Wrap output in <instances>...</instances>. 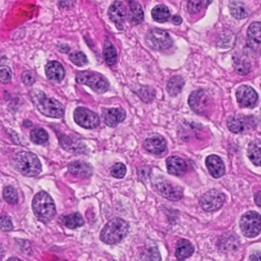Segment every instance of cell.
<instances>
[{
  "label": "cell",
  "mask_w": 261,
  "mask_h": 261,
  "mask_svg": "<svg viewBox=\"0 0 261 261\" xmlns=\"http://www.w3.org/2000/svg\"><path fill=\"white\" fill-rule=\"evenodd\" d=\"M111 175L117 178H122L126 173V167L123 163H117L111 169Z\"/></svg>",
  "instance_id": "cell-34"
},
{
  "label": "cell",
  "mask_w": 261,
  "mask_h": 261,
  "mask_svg": "<svg viewBox=\"0 0 261 261\" xmlns=\"http://www.w3.org/2000/svg\"><path fill=\"white\" fill-rule=\"evenodd\" d=\"M31 98L36 108L46 117L62 118L65 114V108L62 103L53 97H47L40 90H34L32 92Z\"/></svg>",
  "instance_id": "cell-1"
},
{
  "label": "cell",
  "mask_w": 261,
  "mask_h": 261,
  "mask_svg": "<svg viewBox=\"0 0 261 261\" xmlns=\"http://www.w3.org/2000/svg\"><path fill=\"white\" fill-rule=\"evenodd\" d=\"M212 0H189L188 10L191 14L198 13L201 9L207 7Z\"/></svg>",
  "instance_id": "cell-30"
},
{
  "label": "cell",
  "mask_w": 261,
  "mask_h": 261,
  "mask_svg": "<svg viewBox=\"0 0 261 261\" xmlns=\"http://www.w3.org/2000/svg\"><path fill=\"white\" fill-rule=\"evenodd\" d=\"M167 170L171 175L181 176L187 171V165L184 160L178 156H171L166 160Z\"/></svg>",
  "instance_id": "cell-19"
},
{
  "label": "cell",
  "mask_w": 261,
  "mask_h": 261,
  "mask_svg": "<svg viewBox=\"0 0 261 261\" xmlns=\"http://www.w3.org/2000/svg\"><path fill=\"white\" fill-rule=\"evenodd\" d=\"M185 82L182 77L180 76H174L169 79L167 84V91L169 95L175 97L178 95L184 86Z\"/></svg>",
  "instance_id": "cell-26"
},
{
  "label": "cell",
  "mask_w": 261,
  "mask_h": 261,
  "mask_svg": "<svg viewBox=\"0 0 261 261\" xmlns=\"http://www.w3.org/2000/svg\"><path fill=\"white\" fill-rule=\"evenodd\" d=\"M230 12L231 16L237 19H245L248 16V12L243 4L233 3L230 5Z\"/></svg>",
  "instance_id": "cell-29"
},
{
  "label": "cell",
  "mask_w": 261,
  "mask_h": 261,
  "mask_svg": "<svg viewBox=\"0 0 261 261\" xmlns=\"http://www.w3.org/2000/svg\"><path fill=\"white\" fill-rule=\"evenodd\" d=\"M143 146L148 152L159 155L166 150V142L163 137L156 134L148 137L145 140Z\"/></svg>",
  "instance_id": "cell-16"
},
{
  "label": "cell",
  "mask_w": 261,
  "mask_h": 261,
  "mask_svg": "<svg viewBox=\"0 0 261 261\" xmlns=\"http://www.w3.org/2000/svg\"><path fill=\"white\" fill-rule=\"evenodd\" d=\"M146 43L153 50H166L172 45V39L167 32L160 29H153L146 35Z\"/></svg>",
  "instance_id": "cell-7"
},
{
  "label": "cell",
  "mask_w": 261,
  "mask_h": 261,
  "mask_svg": "<svg viewBox=\"0 0 261 261\" xmlns=\"http://www.w3.org/2000/svg\"><path fill=\"white\" fill-rule=\"evenodd\" d=\"M16 169L22 175L27 177H35L42 172V164L36 154L28 151L18 152L13 160Z\"/></svg>",
  "instance_id": "cell-3"
},
{
  "label": "cell",
  "mask_w": 261,
  "mask_h": 261,
  "mask_svg": "<svg viewBox=\"0 0 261 261\" xmlns=\"http://www.w3.org/2000/svg\"><path fill=\"white\" fill-rule=\"evenodd\" d=\"M22 82L27 86L33 85L35 83V77L30 71H25L22 74Z\"/></svg>",
  "instance_id": "cell-38"
},
{
  "label": "cell",
  "mask_w": 261,
  "mask_h": 261,
  "mask_svg": "<svg viewBox=\"0 0 261 261\" xmlns=\"http://www.w3.org/2000/svg\"><path fill=\"white\" fill-rule=\"evenodd\" d=\"M76 82L80 85H86L97 94H105L109 89L108 79L100 73L92 71H83L76 75Z\"/></svg>",
  "instance_id": "cell-5"
},
{
  "label": "cell",
  "mask_w": 261,
  "mask_h": 261,
  "mask_svg": "<svg viewBox=\"0 0 261 261\" xmlns=\"http://www.w3.org/2000/svg\"><path fill=\"white\" fill-rule=\"evenodd\" d=\"M33 210L41 222L48 224L56 214V204L47 192L42 191L36 194L33 200Z\"/></svg>",
  "instance_id": "cell-2"
},
{
  "label": "cell",
  "mask_w": 261,
  "mask_h": 261,
  "mask_svg": "<svg viewBox=\"0 0 261 261\" xmlns=\"http://www.w3.org/2000/svg\"><path fill=\"white\" fill-rule=\"evenodd\" d=\"M30 139L33 143L38 145L44 144L48 140V133L42 128H36L30 134Z\"/></svg>",
  "instance_id": "cell-28"
},
{
  "label": "cell",
  "mask_w": 261,
  "mask_h": 261,
  "mask_svg": "<svg viewBox=\"0 0 261 261\" xmlns=\"http://www.w3.org/2000/svg\"><path fill=\"white\" fill-rule=\"evenodd\" d=\"M172 22L175 25H180V24L182 22V19L180 16H174L172 19Z\"/></svg>",
  "instance_id": "cell-42"
},
{
  "label": "cell",
  "mask_w": 261,
  "mask_h": 261,
  "mask_svg": "<svg viewBox=\"0 0 261 261\" xmlns=\"http://www.w3.org/2000/svg\"><path fill=\"white\" fill-rule=\"evenodd\" d=\"M149 169L147 167H142L139 169V178L140 180L146 179L149 178Z\"/></svg>",
  "instance_id": "cell-39"
},
{
  "label": "cell",
  "mask_w": 261,
  "mask_h": 261,
  "mask_svg": "<svg viewBox=\"0 0 261 261\" xmlns=\"http://www.w3.org/2000/svg\"><path fill=\"white\" fill-rule=\"evenodd\" d=\"M224 201L225 196L222 192L216 189H212L203 195L200 204L206 212H215L222 207Z\"/></svg>",
  "instance_id": "cell-10"
},
{
  "label": "cell",
  "mask_w": 261,
  "mask_h": 261,
  "mask_svg": "<svg viewBox=\"0 0 261 261\" xmlns=\"http://www.w3.org/2000/svg\"><path fill=\"white\" fill-rule=\"evenodd\" d=\"M62 222L70 229L77 228V227H82L85 224V221H84L82 215L77 212L64 217Z\"/></svg>",
  "instance_id": "cell-27"
},
{
  "label": "cell",
  "mask_w": 261,
  "mask_h": 261,
  "mask_svg": "<svg viewBox=\"0 0 261 261\" xmlns=\"http://www.w3.org/2000/svg\"><path fill=\"white\" fill-rule=\"evenodd\" d=\"M129 224L121 218L111 220L100 233V240L108 244L120 243L129 233Z\"/></svg>",
  "instance_id": "cell-4"
},
{
  "label": "cell",
  "mask_w": 261,
  "mask_h": 261,
  "mask_svg": "<svg viewBox=\"0 0 261 261\" xmlns=\"http://www.w3.org/2000/svg\"><path fill=\"white\" fill-rule=\"evenodd\" d=\"M194 247L192 243L186 239H181L178 241L175 250V256L177 259H183L190 257L194 253Z\"/></svg>",
  "instance_id": "cell-21"
},
{
  "label": "cell",
  "mask_w": 261,
  "mask_h": 261,
  "mask_svg": "<svg viewBox=\"0 0 261 261\" xmlns=\"http://www.w3.org/2000/svg\"><path fill=\"white\" fill-rule=\"evenodd\" d=\"M4 200L9 204H15L18 202V194L13 186H7L4 190Z\"/></svg>",
  "instance_id": "cell-32"
},
{
  "label": "cell",
  "mask_w": 261,
  "mask_h": 261,
  "mask_svg": "<svg viewBox=\"0 0 261 261\" xmlns=\"http://www.w3.org/2000/svg\"><path fill=\"white\" fill-rule=\"evenodd\" d=\"M250 260H261V251H256L250 256Z\"/></svg>",
  "instance_id": "cell-40"
},
{
  "label": "cell",
  "mask_w": 261,
  "mask_h": 261,
  "mask_svg": "<svg viewBox=\"0 0 261 261\" xmlns=\"http://www.w3.org/2000/svg\"><path fill=\"white\" fill-rule=\"evenodd\" d=\"M155 189L160 195L171 201H178L182 198V191L180 187H177L168 181H159L155 185Z\"/></svg>",
  "instance_id": "cell-13"
},
{
  "label": "cell",
  "mask_w": 261,
  "mask_h": 261,
  "mask_svg": "<svg viewBox=\"0 0 261 261\" xmlns=\"http://www.w3.org/2000/svg\"><path fill=\"white\" fill-rule=\"evenodd\" d=\"M247 44L250 49H261V23L253 22L247 30Z\"/></svg>",
  "instance_id": "cell-15"
},
{
  "label": "cell",
  "mask_w": 261,
  "mask_h": 261,
  "mask_svg": "<svg viewBox=\"0 0 261 261\" xmlns=\"http://www.w3.org/2000/svg\"><path fill=\"white\" fill-rule=\"evenodd\" d=\"M69 59L74 65L79 67L84 66V65H86L87 62H88L86 55L82 53V51H77V53H72V54L70 56Z\"/></svg>",
  "instance_id": "cell-33"
},
{
  "label": "cell",
  "mask_w": 261,
  "mask_h": 261,
  "mask_svg": "<svg viewBox=\"0 0 261 261\" xmlns=\"http://www.w3.org/2000/svg\"><path fill=\"white\" fill-rule=\"evenodd\" d=\"M255 203L257 204L258 206L261 207V191L260 192H256L254 195Z\"/></svg>",
  "instance_id": "cell-41"
},
{
  "label": "cell",
  "mask_w": 261,
  "mask_h": 261,
  "mask_svg": "<svg viewBox=\"0 0 261 261\" xmlns=\"http://www.w3.org/2000/svg\"><path fill=\"white\" fill-rule=\"evenodd\" d=\"M205 165L209 172L214 178H220L225 172L224 163L219 156L216 155H209L205 160Z\"/></svg>",
  "instance_id": "cell-17"
},
{
  "label": "cell",
  "mask_w": 261,
  "mask_h": 261,
  "mask_svg": "<svg viewBox=\"0 0 261 261\" xmlns=\"http://www.w3.org/2000/svg\"><path fill=\"white\" fill-rule=\"evenodd\" d=\"M1 82L4 84L8 83L12 79V71L9 67L3 65L1 67Z\"/></svg>",
  "instance_id": "cell-36"
},
{
  "label": "cell",
  "mask_w": 261,
  "mask_h": 261,
  "mask_svg": "<svg viewBox=\"0 0 261 261\" xmlns=\"http://www.w3.org/2000/svg\"><path fill=\"white\" fill-rule=\"evenodd\" d=\"M1 229L4 231H10L13 230V223L10 218L7 216H2L1 218Z\"/></svg>",
  "instance_id": "cell-37"
},
{
  "label": "cell",
  "mask_w": 261,
  "mask_h": 261,
  "mask_svg": "<svg viewBox=\"0 0 261 261\" xmlns=\"http://www.w3.org/2000/svg\"><path fill=\"white\" fill-rule=\"evenodd\" d=\"M235 68L238 73L241 74H246L250 71V64L244 62V60L235 61Z\"/></svg>",
  "instance_id": "cell-35"
},
{
  "label": "cell",
  "mask_w": 261,
  "mask_h": 261,
  "mask_svg": "<svg viewBox=\"0 0 261 261\" xmlns=\"http://www.w3.org/2000/svg\"><path fill=\"white\" fill-rule=\"evenodd\" d=\"M152 17L155 22L164 23L170 19V12L166 6L158 5L152 9Z\"/></svg>",
  "instance_id": "cell-25"
},
{
  "label": "cell",
  "mask_w": 261,
  "mask_h": 261,
  "mask_svg": "<svg viewBox=\"0 0 261 261\" xmlns=\"http://www.w3.org/2000/svg\"><path fill=\"white\" fill-rule=\"evenodd\" d=\"M76 123L85 129H95L100 125V117L96 113L85 108H76L74 112Z\"/></svg>",
  "instance_id": "cell-9"
},
{
  "label": "cell",
  "mask_w": 261,
  "mask_h": 261,
  "mask_svg": "<svg viewBox=\"0 0 261 261\" xmlns=\"http://www.w3.org/2000/svg\"><path fill=\"white\" fill-rule=\"evenodd\" d=\"M47 77L53 82H59L63 80L65 76V68L59 62L53 61L48 62L45 68Z\"/></svg>",
  "instance_id": "cell-18"
},
{
  "label": "cell",
  "mask_w": 261,
  "mask_h": 261,
  "mask_svg": "<svg viewBox=\"0 0 261 261\" xmlns=\"http://www.w3.org/2000/svg\"><path fill=\"white\" fill-rule=\"evenodd\" d=\"M68 172L77 176L88 178L93 174V169L88 163L82 161H75L68 166Z\"/></svg>",
  "instance_id": "cell-20"
},
{
  "label": "cell",
  "mask_w": 261,
  "mask_h": 261,
  "mask_svg": "<svg viewBox=\"0 0 261 261\" xmlns=\"http://www.w3.org/2000/svg\"><path fill=\"white\" fill-rule=\"evenodd\" d=\"M247 154H248L249 159L253 164L261 166V141L256 140V141L252 142L249 145Z\"/></svg>",
  "instance_id": "cell-23"
},
{
  "label": "cell",
  "mask_w": 261,
  "mask_h": 261,
  "mask_svg": "<svg viewBox=\"0 0 261 261\" xmlns=\"http://www.w3.org/2000/svg\"><path fill=\"white\" fill-rule=\"evenodd\" d=\"M105 123L111 127H115L126 118L124 110L121 108H109L105 109L102 113Z\"/></svg>",
  "instance_id": "cell-14"
},
{
  "label": "cell",
  "mask_w": 261,
  "mask_h": 261,
  "mask_svg": "<svg viewBox=\"0 0 261 261\" xmlns=\"http://www.w3.org/2000/svg\"><path fill=\"white\" fill-rule=\"evenodd\" d=\"M240 227L247 238H255L261 231V215L256 212L244 214L240 221Z\"/></svg>",
  "instance_id": "cell-6"
},
{
  "label": "cell",
  "mask_w": 261,
  "mask_h": 261,
  "mask_svg": "<svg viewBox=\"0 0 261 261\" xmlns=\"http://www.w3.org/2000/svg\"><path fill=\"white\" fill-rule=\"evenodd\" d=\"M237 100L243 108H253L258 100L256 91L250 86L243 85L238 88L236 91Z\"/></svg>",
  "instance_id": "cell-11"
},
{
  "label": "cell",
  "mask_w": 261,
  "mask_h": 261,
  "mask_svg": "<svg viewBox=\"0 0 261 261\" xmlns=\"http://www.w3.org/2000/svg\"><path fill=\"white\" fill-rule=\"evenodd\" d=\"M103 58L105 62L109 66H114L117 62V51L114 45L106 40L103 45Z\"/></svg>",
  "instance_id": "cell-22"
},
{
  "label": "cell",
  "mask_w": 261,
  "mask_h": 261,
  "mask_svg": "<svg viewBox=\"0 0 261 261\" xmlns=\"http://www.w3.org/2000/svg\"><path fill=\"white\" fill-rule=\"evenodd\" d=\"M189 105L194 112L204 114L211 108L212 97L204 90H198L192 92L189 96Z\"/></svg>",
  "instance_id": "cell-8"
},
{
  "label": "cell",
  "mask_w": 261,
  "mask_h": 261,
  "mask_svg": "<svg viewBox=\"0 0 261 261\" xmlns=\"http://www.w3.org/2000/svg\"><path fill=\"white\" fill-rule=\"evenodd\" d=\"M227 126L233 134H240L244 129V124L241 119L238 117H231L227 121Z\"/></svg>",
  "instance_id": "cell-31"
},
{
  "label": "cell",
  "mask_w": 261,
  "mask_h": 261,
  "mask_svg": "<svg viewBox=\"0 0 261 261\" xmlns=\"http://www.w3.org/2000/svg\"><path fill=\"white\" fill-rule=\"evenodd\" d=\"M129 7H130V11H129L130 13H129V18L131 22L135 25H140L144 19V12L141 5L137 3L130 2Z\"/></svg>",
  "instance_id": "cell-24"
},
{
  "label": "cell",
  "mask_w": 261,
  "mask_h": 261,
  "mask_svg": "<svg viewBox=\"0 0 261 261\" xmlns=\"http://www.w3.org/2000/svg\"><path fill=\"white\" fill-rule=\"evenodd\" d=\"M108 16L111 22L115 24L117 30H123L126 18V10L124 5L120 1H115L108 10Z\"/></svg>",
  "instance_id": "cell-12"
}]
</instances>
